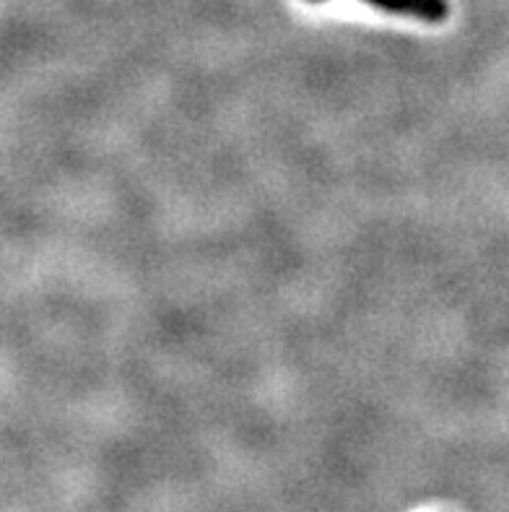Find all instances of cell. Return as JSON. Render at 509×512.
<instances>
[{
    "label": "cell",
    "instance_id": "1",
    "mask_svg": "<svg viewBox=\"0 0 509 512\" xmlns=\"http://www.w3.org/2000/svg\"><path fill=\"white\" fill-rule=\"evenodd\" d=\"M310 3H323V0H310ZM364 3L385 13H393V16L419 19L424 24H442L450 16L447 0H364Z\"/></svg>",
    "mask_w": 509,
    "mask_h": 512
}]
</instances>
